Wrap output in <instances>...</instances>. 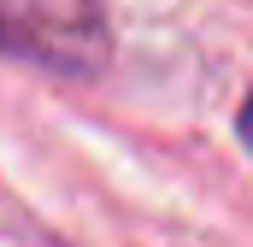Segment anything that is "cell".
I'll return each mask as SVG.
<instances>
[{
    "label": "cell",
    "mask_w": 253,
    "mask_h": 247,
    "mask_svg": "<svg viewBox=\"0 0 253 247\" xmlns=\"http://www.w3.org/2000/svg\"><path fill=\"white\" fill-rule=\"evenodd\" d=\"M0 53L88 77L106 65V18L94 0H0Z\"/></svg>",
    "instance_id": "obj_1"
},
{
    "label": "cell",
    "mask_w": 253,
    "mask_h": 247,
    "mask_svg": "<svg viewBox=\"0 0 253 247\" xmlns=\"http://www.w3.org/2000/svg\"><path fill=\"white\" fill-rule=\"evenodd\" d=\"M236 135H242V147L253 153V88H248V100H242V112H236Z\"/></svg>",
    "instance_id": "obj_2"
}]
</instances>
